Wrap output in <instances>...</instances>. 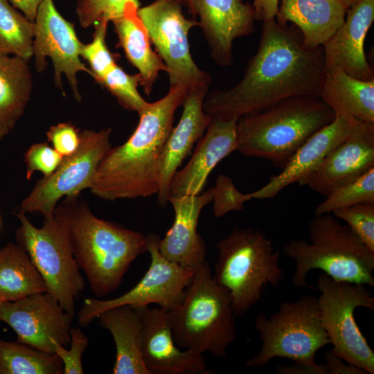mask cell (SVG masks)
<instances>
[{
  "mask_svg": "<svg viewBox=\"0 0 374 374\" xmlns=\"http://www.w3.org/2000/svg\"><path fill=\"white\" fill-rule=\"evenodd\" d=\"M72 319L48 292L0 304V321L11 327L17 341L46 353H54L55 341L70 344Z\"/></svg>",
  "mask_w": 374,
  "mask_h": 374,
  "instance_id": "obj_14",
  "label": "cell"
},
{
  "mask_svg": "<svg viewBox=\"0 0 374 374\" xmlns=\"http://www.w3.org/2000/svg\"><path fill=\"white\" fill-rule=\"evenodd\" d=\"M276 21L292 22L301 31L303 44L323 46L344 23L347 8L341 0H280Z\"/></svg>",
  "mask_w": 374,
  "mask_h": 374,
  "instance_id": "obj_24",
  "label": "cell"
},
{
  "mask_svg": "<svg viewBox=\"0 0 374 374\" xmlns=\"http://www.w3.org/2000/svg\"><path fill=\"white\" fill-rule=\"evenodd\" d=\"M139 6L140 0H78L76 13L80 25L88 28L98 22L114 21Z\"/></svg>",
  "mask_w": 374,
  "mask_h": 374,
  "instance_id": "obj_34",
  "label": "cell"
},
{
  "mask_svg": "<svg viewBox=\"0 0 374 374\" xmlns=\"http://www.w3.org/2000/svg\"><path fill=\"white\" fill-rule=\"evenodd\" d=\"M347 10L357 3L359 0H341Z\"/></svg>",
  "mask_w": 374,
  "mask_h": 374,
  "instance_id": "obj_45",
  "label": "cell"
},
{
  "mask_svg": "<svg viewBox=\"0 0 374 374\" xmlns=\"http://www.w3.org/2000/svg\"><path fill=\"white\" fill-rule=\"evenodd\" d=\"M181 0H155L137 15L167 68L170 87H210L211 75L200 69L190 51L188 33L199 22L185 17Z\"/></svg>",
  "mask_w": 374,
  "mask_h": 374,
  "instance_id": "obj_11",
  "label": "cell"
},
{
  "mask_svg": "<svg viewBox=\"0 0 374 374\" xmlns=\"http://www.w3.org/2000/svg\"><path fill=\"white\" fill-rule=\"evenodd\" d=\"M213 200V188L195 195L169 197L175 219L158 245L165 258L193 269L206 262V247L197 231V224L202 209Z\"/></svg>",
  "mask_w": 374,
  "mask_h": 374,
  "instance_id": "obj_22",
  "label": "cell"
},
{
  "mask_svg": "<svg viewBox=\"0 0 374 374\" xmlns=\"http://www.w3.org/2000/svg\"><path fill=\"white\" fill-rule=\"evenodd\" d=\"M254 328L262 346L256 355L246 361L247 367L263 366L275 357L296 363L313 362L317 351L330 344L321 322L318 298L310 294L280 303L269 317L258 314Z\"/></svg>",
  "mask_w": 374,
  "mask_h": 374,
  "instance_id": "obj_8",
  "label": "cell"
},
{
  "mask_svg": "<svg viewBox=\"0 0 374 374\" xmlns=\"http://www.w3.org/2000/svg\"><path fill=\"white\" fill-rule=\"evenodd\" d=\"M206 262L195 269L181 301L168 311L177 346L225 358L237 331L228 291L213 279Z\"/></svg>",
  "mask_w": 374,
  "mask_h": 374,
  "instance_id": "obj_6",
  "label": "cell"
},
{
  "mask_svg": "<svg viewBox=\"0 0 374 374\" xmlns=\"http://www.w3.org/2000/svg\"><path fill=\"white\" fill-rule=\"evenodd\" d=\"M362 203L374 204V168L355 180L334 189L314 210V215Z\"/></svg>",
  "mask_w": 374,
  "mask_h": 374,
  "instance_id": "obj_32",
  "label": "cell"
},
{
  "mask_svg": "<svg viewBox=\"0 0 374 374\" xmlns=\"http://www.w3.org/2000/svg\"><path fill=\"white\" fill-rule=\"evenodd\" d=\"M10 130L0 122V141L5 137Z\"/></svg>",
  "mask_w": 374,
  "mask_h": 374,
  "instance_id": "obj_44",
  "label": "cell"
},
{
  "mask_svg": "<svg viewBox=\"0 0 374 374\" xmlns=\"http://www.w3.org/2000/svg\"><path fill=\"white\" fill-rule=\"evenodd\" d=\"M141 352L151 374H211L203 354L177 346L168 311L160 307L143 308Z\"/></svg>",
  "mask_w": 374,
  "mask_h": 374,
  "instance_id": "obj_18",
  "label": "cell"
},
{
  "mask_svg": "<svg viewBox=\"0 0 374 374\" xmlns=\"http://www.w3.org/2000/svg\"><path fill=\"white\" fill-rule=\"evenodd\" d=\"M139 73L128 74L114 65L98 82L103 85L125 109L139 113L147 105L138 91Z\"/></svg>",
  "mask_w": 374,
  "mask_h": 374,
  "instance_id": "obj_33",
  "label": "cell"
},
{
  "mask_svg": "<svg viewBox=\"0 0 374 374\" xmlns=\"http://www.w3.org/2000/svg\"><path fill=\"white\" fill-rule=\"evenodd\" d=\"M0 226H1V219H0Z\"/></svg>",
  "mask_w": 374,
  "mask_h": 374,
  "instance_id": "obj_48",
  "label": "cell"
},
{
  "mask_svg": "<svg viewBox=\"0 0 374 374\" xmlns=\"http://www.w3.org/2000/svg\"><path fill=\"white\" fill-rule=\"evenodd\" d=\"M346 15L341 26L323 45L326 75L340 70L359 80H373L364 41L374 20V0H359Z\"/></svg>",
  "mask_w": 374,
  "mask_h": 374,
  "instance_id": "obj_19",
  "label": "cell"
},
{
  "mask_svg": "<svg viewBox=\"0 0 374 374\" xmlns=\"http://www.w3.org/2000/svg\"><path fill=\"white\" fill-rule=\"evenodd\" d=\"M310 242L292 240L283 248L295 261L292 278L296 288L310 285L308 274L320 269L332 279L374 287V252L370 251L347 224L332 213L314 215L308 224Z\"/></svg>",
  "mask_w": 374,
  "mask_h": 374,
  "instance_id": "obj_5",
  "label": "cell"
},
{
  "mask_svg": "<svg viewBox=\"0 0 374 374\" xmlns=\"http://www.w3.org/2000/svg\"><path fill=\"white\" fill-rule=\"evenodd\" d=\"M189 90L181 84L171 86L162 98L147 103L138 113L139 122L130 138L111 147L101 160L89 188L92 194L108 201L157 194L163 149L175 113Z\"/></svg>",
  "mask_w": 374,
  "mask_h": 374,
  "instance_id": "obj_2",
  "label": "cell"
},
{
  "mask_svg": "<svg viewBox=\"0 0 374 374\" xmlns=\"http://www.w3.org/2000/svg\"><path fill=\"white\" fill-rule=\"evenodd\" d=\"M251 200L249 193L244 194L235 186L232 179L220 175L213 187L214 215L220 217L231 211H241L246 202Z\"/></svg>",
  "mask_w": 374,
  "mask_h": 374,
  "instance_id": "obj_38",
  "label": "cell"
},
{
  "mask_svg": "<svg viewBox=\"0 0 374 374\" xmlns=\"http://www.w3.org/2000/svg\"><path fill=\"white\" fill-rule=\"evenodd\" d=\"M295 27L263 21L258 48L234 87L208 91L204 111L211 117L236 119L287 98L321 97L326 78L323 46L310 48Z\"/></svg>",
  "mask_w": 374,
  "mask_h": 374,
  "instance_id": "obj_1",
  "label": "cell"
},
{
  "mask_svg": "<svg viewBox=\"0 0 374 374\" xmlns=\"http://www.w3.org/2000/svg\"><path fill=\"white\" fill-rule=\"evenodd\" d=\"M14 215L20 223L15 231L17 243L28 253L42 276L46 292L73 318L75 300L85 283L64 224L55 212L44 218L40 228L35 226L21 210Z\"/></svg>",
  "mask_w": 374,
  "mask_h": 374,
  "instance_id": "obj_9",
  "label": "cell"
},
{
  "mask_svg": "<svg viewBox=\"0 0 374 374\" xmlns=\"http://www.w3.org/2000/svg\"><path fill=\"white\" fill-rule=\"evenodd\" d=\"M241 1H243V0H241Z\"/></svg>",
  "mask_w": 374,
  "mask_h": 374,
  "instance_id": "obj_49",
  "label": "cell"
},
{
  "mask_svg": "<svg viewBox=\"0 0 374 374\" xmlns=\"http://www.w3.org/2000/svg\"><path fill=\"white\" fill-rule=\"evenodd\" d=\"M357 121V119L350 116H336L333 121L313 134L300 146L279 174L271 176L260 189L249 193L251 199L274 198L286 186L308 175L347 139Z\"/></svg>",
  "mask_w": 374,
  "mask_h": 374,
  "instance_id": "obj_23",
  "label": "cell"
},
{
  "mask_svg": "<svg viewBox=\"0 0 374 374\" xmlns=\"http://www.w3.org/2000/svg\"><path fill=\"white\" fill-rule=\"evenodd\" d=\"M2 301H2V300L1 299V298H0V304H1V303Z\"/></svg>",
  "mask_w": 374,
  "mask_h": 374,
  "instance_id": "obj_47",
  "label": "cell"
},
{
  "mask_svg": "<svg viewBox=\"0 0 374 374\" xmlns=\"http://www.w3.org/2000/svg\"><path fill=\"white\" fill-rule=\"evenodd\" d=\"M34 22L0 0V52L27 61L33 56Z\"/></svg>",
  "mask_w": 374,
  "mask_h": 374,
  "instance_id": "obj_31",
  "label": "cell"
},
{
  "mask_svg": "<svg viewBox=\"0 0 374 374\" xmlns=\"http://www.w3.org/2000/svg\"><path fill=\"white\" fill-rule=\"evenodd\" d=\"M31 91L28 61L0 52V122L10 130L23 115Z\"/></svg>",
  "mask_w": 374,
  "mask_h": 374,
  "instance_id": "obj_29",
  "label": "cell"
},
{
  "mask_svg": "<svg viewBox=\"0 0 374 374\" xmlns=\"http://www.w3.org/2000/svg\"><path fill=\"white\" fill-rule=\"evenodd\" d=\"M142 308L120 305L108 309L98 317L101 326L110 332L115 342L114 374H151L141 352Z\"/></svg>",
  "mask_w": 374,
  "mask_h": 374,
  "instance_id": "obj_25",
  "label": "cell"
},
{
  "mask_svg": "<svg viewBox=\"0 0 374 374\" xmlns=\"http://www.w3.org/2000/svg\"><path fill=\"white\" fill-rule=\"evenodd\" d=\"M63 157L47 142L33 144L24 157L26 179L30 180L35 172L42 173L43 177L50 176L57 168Z\"/></svg>",
  "mask_w": 374,
  "mask_h": 374,
  "instance_id": "obj_37",
  "label": "cell"
},
{
  "mask_svg": "<svg viewBox=\"0 0 374 374\" xmlns=\"http://www.w3.org/2000/svg\"><path fill=\"white\" fill-rule=\"evenodd\" d=\"M12 6L21 11L30 21L34 22L38 8L42 0H10Z\"/></svg>",
  "mask_w": 374,
  "mask_h": 374,
  "instance_id": "obj_43",
  "label": "cell"
},
{
  "mask_svg": "<svg viewBox=\"0 0 374 374\" xmlns=\"http://www.w3.org/2000/svg\"><path fill=\"white\" fill-rule=\"evenodd\" d=\"M320 98L336 116L374 123V79L362 80L335 71L326 75Z\"/></svg>",
  "mask_w": 374,
  "mask_h": 374,
  "instance_id": "obj_27",
  "label": "cell"
},
{
  "mask_svg": "<svg viewBox=\"0 0 374 374\" xmlns=\"http://www.w3.org/2000/svg\"><path fill=\"white\" fill-rule=\"evenodd\" d=\"M82 44L73 24L60 14L53 1L42 0L34 21L33 55L35 67L38 71H43L46 66V57H50L56 85L62 90L61 76L64 73L78 101L81 96L77 73L83 71L92 76L90 69L80 60Z\"/></svg>",
  "mask_w": 374,
  "mask_h": 374,
  "instance_id": "obj_15",
  "label": "cell"
},
{
  "mask_svg": "<svg viewBox=\"0 0 374 374\" xmlns=\"http://www.w3.org/2000/svg\"><path fill=\"white\" fill-rule=\"evenodd\" d=\"M326 362L317 364L296 363L290 366H278L276 368L277 374H334L333 366L330 359L325 357Z\"/></svg>",
  "mask_w": 374,
  "mask_h": 374,
  "instance_id": "obj_41",
  "label": "cell"
},
{
  "mask_svg": "<svg viewBox=\"0 0 374 374\" xmlns=\"http://www.w3.org/2000/svg\"></svg>",
  "mask_w": 374,
  "mask_h": 374,
  "instance_id": "obj_50",
  "label": "cell"
},
{
  "mask_svg": "<svg viewBox=\"0 0 374 374\" xmlns=\"http://www.w3.org/2000/svg\"><path fill=\"white\" fill-rule=\"evenodd\" d=\"M46 292L45 282L28 253L17 243L0 249V298L14 301Z\"/></svg>",
  "mask_w": 374,
  "mask_h": 374,
  "instance_id": "obj_28",
  "label": "cell"
},
{
  "mask_svg": "<svg viewBox=\"0 0 374 374\" xmlns=\"http://www.w3.org/2000/svg\"><path fill=\"white\" fill-rule=\"evenodd\" d=\"M216 247L213 278L229 293L235 316L248 312L266 288L278 287L284 278L280 251L257 229L235 228Z\"/></svg>",
  "mask_w": 374,
  "mask_h": 374,
  "instance_id": "obj_7",
  "label": "cell"
},
{
  "mask_svg": "<svg viewBox=\"0 0 374 374\" xmlns=\"http://www.w3.org/2000/svg\"><path fill=\"white\" fill-rule=\"evenodd\" d=\"M108 23L98 22L94 24L93 37L89 44H82L80 57L90 66L92 76L98 82L114 65L116 57L108 49L105 37Z\"/></svg>",
  "mask_w": 374,
  "mask_h": 374,
  "instance_id": "obj_35",
  "label": "cell"
},
{
  "mask_svg": "<svg viewBox=\"0 0 374 374\" xmlns=\"http://www.w3.org/2000/svg\"><path fill=\"white\" fill-rule=\"evenodd\" d=\"M279 0H253L252 8L257 21L274 19L278 10Z\"/></svg>",
  "mask_w": 374,
  "mask_h": 374,
  "instance_id": "obj_42",
  "label": "cell"
},
{
  "mask_svg": "<svg viewBox=\"0 0 374 374\" xmlns=\"http://www.w3.org/2000/svg\"><path fill=\"white\" fill-rule=\"evenodd\" d=\"M188 5L199 18L213 60L222 66L231 65L233 41L256 31L252 6L241 0H189Z\"/></svg>",
  "mask_w": 374,
  "mask_h": 374,
  "instance_id": "obj_17",
  "label": "cell"
},
{
  "mask_svg": "<svg viewBox=\"0 0 374 374\" xmlns=\"http://www.w3.org/2000/svg\"><path fill=\"white\" fill-rule=\"evenodd\" d=\"M332 214L344 221L366 247L374 252V204H358L337 209Z\"/></svg>",
  "mask_w": 374,
  "mask_h": 374,
  "instance_id": "obj_36",
  "label": "cell"
},
{
  "mask_svg": "<svg viewBox=\"0 0 374 374\" xmlns=\"http://www.w3.org/2000/svg\"><path fill=\"white\" fill-rule=\"evenodd\" d=\"M336 115L319 97L285 98L238 119L237 150L283 168L313 134L330 123Z\"/></svg>",
  "mask_w": 374,
  "mask_h": 374,
  "instance_id": "obj_4",
  "label": "cell"
},
{
  "mask_svg": "<svg viewBox=\"0 0 374 374\" xmlns=\"http://www.w3.org/2000/svg\"><path fill=\"white\" fill-rule=\"evenodd\" d=\"M48 141L63 157L73 154L80 142V132L71 123H59L46 132Z\"/></svg>",
  "mask_w": 374,
  "mask_h": 374,
  "instance_id": "obj_40",
  "label": "cell"
},
{
  "mask_svg": "<svg viewBox=\"0 0 374 374\" xmlns=\"http://www.w3.org/2000/svg\"><path fill=\"white\" fill-rule=\"evenodd\" d=\"M138 9H130L126 14L112 21L118 35V43L129 62L139 71L140 85L150 95L161 71L167 68L151 48L148 31L137 15Z\"/></svg>",
  "mask_w": 374,
  "mask_h": 374,
  "instance_id": "obj_26",
  "label": "cell"
},
{
  "mask_svg": "<svg viewBox=\"0 0 374 374\" xmlns=\"http://www.w3.org/2000/svg\"><path fill=\"white\" fill-rule=\"evenodd\" d=\"M111 133L109 128L80 132L78 149L64 157L53 174L36 181L19 209L26 214L39 213L44 218L50 217L62 198L79 195L89 189L99 163L112 147Z\"/></svg>",
  "mask_w": 374,
  "mask_h": 374,
  "instance_id": "obj_12",
  "label": "cell"
},
{
  "mask_svg": "<svg viewBox=\"0 0 374 374\" xmlns=\"http://www.w3.org/2000/svg\"><path fill=\"white\" fill-rule=\"evenodd\" d=\"M236 119L211 117L186 166L174 175L169 197L195 195L202 193L208 177L223 159L237 150Z\"/></svg>",
  "mask_w": 374,
  "mask_h": 374,
  "instance_id": "obj_21",
  "label": "cell"
},
{
  "mask_svg": "<svg viewBox=\"0 0 374 374\" xmlns=\"http://www.w3.org/2000/svg\"><path fill=\"white\" fill-rule=\"evenodd\" d=\"M318 305L331 351L366 373H374V352L355 319L357 308L374 310V296L365 285L337 281L324 273L317 278Z\"/></svg>",
  "mask_w": 374,
  "mask_h": 374,
  "instance_id": "obj_10",
  "label": "cell"
},
{
  "mask_svg": "<svg viewBox=\"0 0 374 374\" xmlns=\"http://www.w3.org/2000/svg\"><path fill=\"white\" fill-rule=\"evenodd\" d=\"M80 195L65 197L55 213L64 224L73 256L98 298L116 290L134 260L147 251L146 236L96 217Z\"/></svg>",
  "mask_w": 374,
  "mask_h": 374,
  "instance_id": "obj_3",
  "label": "cell"
},
{
  "mask_svg": "<svg viewBox=\"0 0 374 374\" xmlns=\"http://www.w3.org/2000/svg\"><path fill=\"white\" fill-rule=\"evenodd\" d=\"M183 2L186 3L188 4L189 0H181Z\"/></svg>",
  "mask_w": 374,
  "mask_h": 374,
  "instance_id": "obj_46",
  "label": "cell"
},
{
  "mask_svg": "<svg viewBox=\"0 0 374 374\" xmlns=\"http://www.w3.org/2000/svg\"><path fill=\"white\" fill-rule=\"evenodd\" d=\"M208 91V87H195L189 90L182 105L181 118L165 143L159 163L157 194L158 204L162 207L168 204L169 188L174 175L211 122V116L203 109V102Z\"/></svg>",
  "mask_w": 374,
  "mask_h": 374,
  "instance_id": "obj_20",
  "label": "cell"
},
{
  "mask_svg": "<svg viewBox=\"0 0 374 374\" xmlns=\"http://www.w3.org/2000/svg\"><path fill=\"white\" fill-rule=\"evenodd\" d=\"M89 340L80 328H71L70 348L54 342L53 352L61 359L64 374H82V355L86 350Z\"/></svg>",
  "mask_w": 374,
  "mask_h": 374,
  "instance_id": "obj_39",
  "label": "cell"
},
{
  "mask_svg": "<svg viewBox=\"0 0 374 374\" xmlns=\"http://www.w3.org/2000/svg\"><path fill=\"white\" fill-rule=\"evenodd\" d=\"M146 239L151 261L142 278L130 291L118 297L108 300L85 299L78 313L80 325L88 326L100 313L116 306L127 305L142 308L156 304L169 310L181 301L195 269L165 258L159 250L160 238L157 234L149 233Z\"/></svg>",
  "mask_w": 374,
  "mask_h": 374,
  "instance_id": "obj_13",
  "label": "cell"
},
{
  "mask_svg": "<svg viewBox=\"0 0 374 374\" xmlns=\"http://www.w3.org/2000/svg\"><path fill=\"white\" fill-rule=\"evenodd\" d=\"M64 368L54 353L39 350L19 341L0 339V374H60Z\"/></svg>",
  "mask_w": 374,
  "mask_h": 374,
  "instance_id": "obj_30",
  "label": "cell"
},
{
  "mask_svg": "<svg viewBox=\"0 0 374 374\" xmlns=\"http://www.w3.org/2000/svg\"><path fill=\"white\" fill-rule=\"evenodd\" d=\"M374 168V123L357 120L347 139L298 183L325 196Z\"/></svg>",
  "mask_w": 374,
  "mask_h": 374,
  "instance_id": "obj_16",
  "label": "cell"
}]
</instances>
